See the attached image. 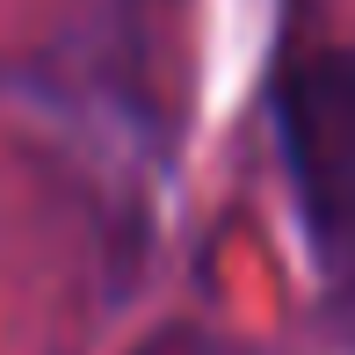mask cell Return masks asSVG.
<instances>
[{
	"instance_id": "obj_2",
	"label": "cell",
	"mask_w": 355,
	"mask_h": 355,
	"mask_svg": "<svg viewBox=\"0 0 355 355\" xmlns=\"http://www.w3.org/2000/svg\"><path fill=\"white\" fill-rule=\"evenodd\" d=\"M138 355H189L182 341H153V348H138Z\"/></svg>"
},
{
	"instance_id": "obj_1",
	"label": "cell",
	"mask_w": 355,
	"mask_h": 355,
	"mask_svg": "<svg viewBox=\"0 0 355 355\" xmlns=\"http://www.w3.org/2000/svg\"><path fill=\"white\" fill-rule=\"evenodd\" d=\"M283 159L319 232H355V51H312L283 80Z\"/></svg>"
}]
</instances>
